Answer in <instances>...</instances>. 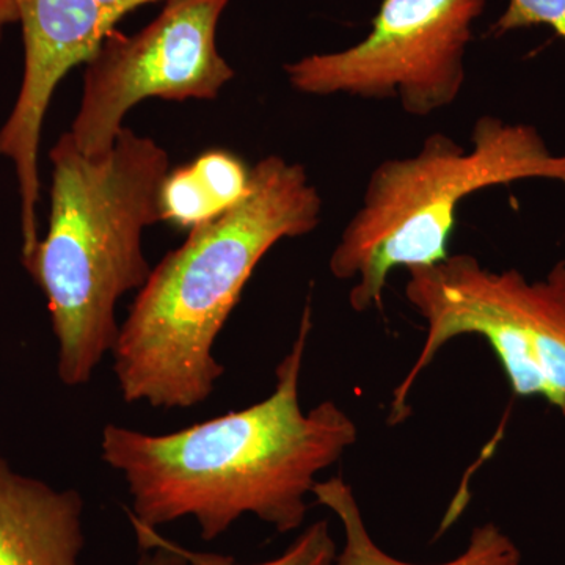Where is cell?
I'll use <instances>...</instances> for the list:
<instances>
[{"instance_id": "cell-2", "label": "cell", "mask_w": 565, "mask_h": 565, "mask_svg": "<svg viewBox=\"0 0 565 565\" xmlns=\"http://www.w3.org/2000/svg\"><path fill=\"white\" fill-rule=\"evenodd\" d=\"M321 214V193L302 163L280 156L256 162L243 202L191 230L137 294L111 351L125 403H206L225 373L215 341L256 266L280 241L315 232Z\"/></svg>"}, {"instance_id": "cell-1", "label": "cell", "mask_w": 565, "mask_h": 565, "mask_svg": "<svg viewBox=\"0 0 565 565\" xmlns=\"http://www.w3.org/2000/svg\"><path fill=\"white\" fill-rule=\"evenodd\" d=\"M311 329L307 305L291 351L275 370L274 392L250 407L172 434L104 427L102 457L128 486L129 516L154 530L191 516L204 541L244 515L278 533L302 526L318 476L359 437L355 422L333 401L308 412L300 405Z\"/></svg>"}, {"instance_id": "cell-11", "label": "cell", "mask_w": 565, "mask_h": 565, "mask_svg": "<svg viewBox=\"0 0 565 565\" xmlns=\"http://www.w3.org/2000/svg\"><path fill=\"white\" fill-rule=\"evenodd\" d=\"M250 184L252 169L232 152H203L167 174L159 193L161 221L191 232L243 202Z\"/></svg>"}, {"instance_id": "cell-14", "label": "cell", "mask_w": 565, "mask_h": 565, "mask_svg": "<svg viewBox=\"0 0 565 565\" xmlns=\"http://www.w3.org/2000/svg\"><path fill=\"white\" fill-rule=\"evenodd\" d=\"M141 550L139 565H188V561L174 552L170 539L163 537L154 527L141 525L129 516Z\"/></svg>"}, {"instance_id": "cell-7", "label": "cell", "mask_w": 565, "mask_h": 565, "mask_svg": "<svg viewBox=\"0 0 565 565\" xmlns=\"http://www.w3.org/2000/svg\"><path fill=\"white\" fill-rule=\"evenodd\" d=\"M230 0H167L134 35L110 32L87 62L79 110L70 136L90 158L111 150L122 120L148 98L211 102L234 77L217 47L218 21Z\"/></svg>"}, {"instance_id": "cell-15", "label": "cell", "mask_w": 565, "mask_h": 565, "mask_svg": "<svg viewBox=\"0 0 565 565\" xmlns=\"http://www.w3.org/2000/svg\"><path fill=\"white\" fill-rule=\"evenodd\" d=\"M95 2L104 13L109 14L111 20L118 24L121 18L131 13V11L139 9L141 6H147V3L159 2V0H95Z\"/></svg>"}, {"instance_id": "cell-16", "label": "cell", "mask_w": 565, "mask_h": 565, "mask_svg": "<svg viewBox=\"0 0 565 565\" xmlns=\"http://www.w3.org/2000/svg\"><path fill=\"white\" fill-rule=\"evenodd\" d=\"M18 22V10L14 0H0V40L7 25Z\"/></svg>"}, {"instance_id": "cell-8", "label": "cell", "mask_w": 565, "mask_h": 565, "mask_svg": "<svg viewBox=\"0 0 565 565\" xmlns=\"http://www.w3.org/2000/svg\"><path fill=\"white\" fill-rule=\"evenodd\" d=\"M24 36V76L9 120L0 129V158L17 170L22 258L39 244L41 129L55 88L87 63L117 22L95 0H14Z\"/></svg>"}, {"instance_id": "cell-6", "label": "cell", "mask_w": 565, "mask_h": 565, "mask_svg": "<svg viewBox=\"0 0 565 565\" xmlns=\"http://www.w3.org/2000/svg\"><path fill=\"white\" fill-rule=\"evenodd\" d=\"M487 0H384L366 39L285 65L294 90L397 102L429 117L459 98L465 55Z\"/></svg>"}, {"instance_id": "cell-10", "label": "cell", "mask_w": 565, "mask_h": 565, "mask_svg": "<svg viewBox=\"0 0 565 565\" xmlns=\"http://www.w3.org/2000/svg\"><path fill=\"white\" fill-rule=\"evenodd\" d=\"M316 503L332 511L344 530V546L334 565H423L405 563L385 553L371 537L352 487L343 476L316 482ZM522 553L515 542L494 523L475 527L467 548L448 563L433 565H520Z\"/></svg>"}, {"instance_id": "cell-3", "label": "cell", "mask_w": 565, "mask_h": 565, "mask_svg": "<svg viewBox=\"0 0 565 565\" xmlns=\"http://www.w3.org/2000/svg\"><path fill=\"white\" fill-rule=\"evenodd\" d=\"M50 228L22 266L47 300L63 385L82 386L114 351L117 305L151 274L145 230L161 222L159 193L169 154L122 128L106 154L85 156L70 132L50 152Z\"/></svg>"}, {"instance_id": "cell-12", "label": "cell", "mask_w": 565, "mask_h": 565, "mask_svg": "<svg viewBox=\"0 0 565 565\" xmlns=\"http://www.w3.org/2000/svg\"><path fill=\"white\" fill-rule=\"evenodd\" d=\"M170 545L188 561V565H334L338 556L337 544L327 520H319L308 526L281 556L259 564H241L232 556L193 552L173 541H170Z\"/></svg>"}, {"instance_id": "cell-13", "label": "cell", "mask_w": 565, "mask_h": 565, "mask_svg": "<svg viewBox=\"0 0 565 565\" xmlns=\"http://www.w3.org/2000/svg\"><path fill=\"white\" fill-rule=\"evenodd\" d=\"M533 25H548L565 40V0H509L492 32L504 35Z\"/></svg>"}, {"instance_id": "cell-9", "label": "cell", "mask_w": 565, "mask_h": 565, "mask_svg": "<svg viewBox=\"0 0 565 565\" xmlns=\"http://www.w3.org/2000/svg\"><path fill=\"white\" fill-rule=\"evenodd\" d=\"M84 500L14 471L0 452V565H81Z\"/></svg>"}, {"instance_id": "cell-5", "label": "cell", "mask_w": 565, "mask_h": 565, "mask_svg": "<svg viewBox=\"0 0 565 565\" xmlns=\"http://www.w3.org/2000/svg\"><path fill=\"white\" fill-rule=\"evenodd\" d=\"M407 274L405 297L426 337L394 388L392 426L411 415L408 397L438 352L471 334L492 348L515 396L542 397L565 415V259L539 280L516 269H487L471 255H449Z\"/></svg>"}, {"instance_id": "cell-4", "label": "cell", "mask_w": 565, "mask_h": 565, "mask_svg": "<svg viewBox=\"0 0 565 565\" xmlns=\"http://www.w3.org/2000/svg\"><path fill=\"white\" fill-rule=\"evenodd\" d=\"M525 180L565 184V152L550 150L534 126L492 115L475 122L470 148L435 132L416 154L379 163L329 262L337 280L352 281V310L381 308L394 270L448 258L467 196Z\"/></svg>"}]
</instances>
